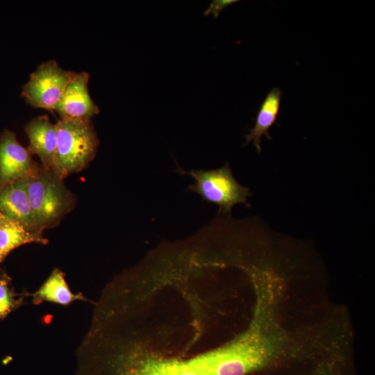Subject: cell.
<instances>
[{
    "label": "cell",
    "instance_id": "cell-1",
    "mask_svg": "<svg viewBox=\"0 0 375 375\" xmlns=\"http://www.w3.org/2000/svg\"><path fill=\"white\" fill-rule=\"evenodd\" d=\"M240 358V349L233 341L186 358L126 348L117 353L110 375H238Z\"/></svg>",
    "mask_w": 375,
    "mask_h": 375
},
{
    "label": "cell",
    "instance_id": "cell-2",
    "mask_svg": "<svg viewBox=\"0 0 375 375\" xmlns=\"http://www.w3.org/2000/svg\"><path fill=\"white\" fill-rule=\"evenodd\" d=\"M52 172L60 178L81 170L94 158L99 144L90 119H59Z\"/></svg>",
    "mask_w": 375,
    "mask_h": 375
},
{
    "label": "cell",
    "instance_id": "cell-3",
    "mask_svg": "<svg viewBox=\"0 0 375 375\" xmlns=\"http://www.w3.org/2000/svg\"><path fill=\"white\" fill-rule=\"evenodd\" d=\"M61 178L52 172H37L23 178L38 224L42 228L62 215L69 205Z\"/></svg>",
    "mask_w": 375,
    "mask_h": 375
},
{
    "label": "cell",
    "instance_id": "cell-4",
    "mask_svg": "<svg viewBox=\"0 0 375 375\" xmlns=\"http://www.w3.org/2000/svg\"><path fill=\"white\" fill-rule=\"evenodd\" d=\"M185 173L195 181L188 190L199 194L204 201L217 205L222 212H230L238 203L247 204V199L251 195L249 189L235 179L228 163L217 169H192Z\"/></svg>",
    "mask_w": 375,
    "mask_h": 375
},
{
    "label": "cell",
    "instance_id": "cell-5",
    "mask_svg": "<svg viewBox=\"0 0 375 375\" xmlns=\"http://www.w3.org/2000/svg\"><path fill=\"white\" fill-rule=\"evenodd\" d=\"M74 72L62 68L55 60L40 64L23 85L22 96L33 107L55 111Z\"/></svg>",
    "mask_w": 375,
    "mask_h": 375
},
{
    "label": "cell",
    "instance_id": "cell-6",
    "mask_svg": "<svg viewBox=\"0 0 375 375\" xmlns=\"http://www.w3.org/2000/svg\"><path fill=\"white\" fill-rule=\"evenodd\" d=\"M89 79L86 72L74 73L55 108L61 119L87 120L99 113L89 93Z\"/></svg>",
    "mask_w": 375,
    "mask_h": 375
},
{
    "label": "cell",
    "instance_id": "cell-7",
    "mask_svg": "<svg viewBox=\"0 0 375 375\" xmlns=\"http://www.w3.org/2000/svg\"><path fill=\"white\" fill-rule=\"evenodd\" d=\"M28 149L15 134L5 130L0 137V188L26 178L35 170Z\"/></svg>",
    "mask_w": 375,
    "mask_h": 375
},
{
    "label": "cell",
    "instance_id": "cell-8",
    "mask_svg": "<svg viewBox=\"0 0 375 375\" xmlns=\"http://www.w3.org/2000/svg\"><path fill=\"white\" fill-rule=\"evenodd\" d=\"M0 212L29 231L42 230L31 208L23 178L0 188Z\"/></svg>",
    "mask_w": 375,
    "mask_h": 375
},
{
    "label": "cell",
    "instance_id": "cell-9",
    "mask_svg": "<svg viewBox=\"0 0 375 375\" xmlns=\"http://www.w3.org/2000/svg\"><path fill=\"white\" fill-rule=\"evenodd\" d=\"M28 150L38 155L44 168L52 170L57 147V130L46 115L31 120L25 126Z\"/></svg>",
    "mask_w": 375,
    "mask_h": 375
},
{
    "label": "cell",
    "instance_id": "cell-10",
    "mask_svg": "<svg viewBox=\"0 0 375 375\" xmlns=\"http://www.w3.org/2000/svg\"><path fill=\"white\" fill-rule=\"evenodd\" d=\"M281 96L282 92L279 88H274L269 92L259 108L254 126L245 137V145L253 142L258 153L261 152L260 142L262 135L271 139L269 130L276 120Z\"/></svg>",
    "mask_w": 375,
    "mask_h": 375
},
{
    "label": "cell",
    "instance_id": "cell-11",
    "mask_svg": "<svg viewBox=\"0 0 375 375\" xmlns=\"http://www.w3.org/2000/svg\"><path fill=\"white\" fill-rule=\"evenodd\" d=\"M47 244L40 232L31 231L19 223L8 219L0 226V262L13 249L28 243Z\"/></svg>",
    "mask_w": 375,
    "mask_h": 375
},
{
    "label": "cell",
    "instance_id": "cell-12",
    "mask_svg": "<svg viewBox=\"0 0 375 375\" xmlns=\"http://www.w3.org/2000/svg\"><path fill=\"white\" fill-rule=\"evenodd\" d=\"M33 296L36 301H47L62 306L69 305L76 300L84 299L81 294H75L72 292L63 273L59 269H55L51 273Z\"/></svg>",
    "mask_w": 375,
    "mask_h": 375
},
{
    "label": "cell",
    "instance_id": "cell-13",
    "mask_svg": "<svg viewBox=\"0 0 375 375\" xmlns=\"http://www.w3.org/2000/svg\"><path fill=\"white\" fill-rule=\"evenodd\" d=\"M15 306V299L7 283L0 279V319L7 315Z\"/></svg>",
    "mask_w": 375,
    "mask_h": 375
},
{
    "label": "cell",
    "instance_id": "cell-14",
    "mask_svg": "<svg viewBox=\"0 0 375 375\" xmlns=\"http://www.w3.org/2000/svg\"><path fill=\"white\" fill-rule=\"evenodd\" d=\"M236 2L237 0H214L204 11L203 15L205 16L212 15L215 18H217L224 8Z\"/></svg>",
    "mask_w": 375,
    "mask_h": 375
},
{
    "label": "cell",
    "instance_id": "cell-15",
    "mask_svg": "<svg viewBox=\"0 0 375 375\" xmlns=\"http://www.w3.org/2000/svg\"><path fill=\"white\" fill-rule=\"evenodd\" d=\"M8 219H9L6 218L2 213L0 212V226Z\"/></svg>",
    "mask_w": 375,
    "mask_h": 375
}]
</instances>
